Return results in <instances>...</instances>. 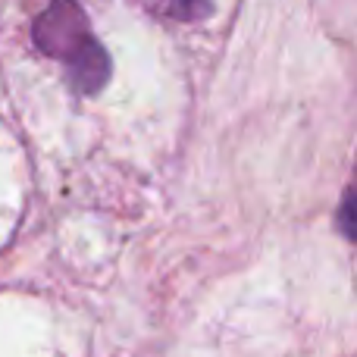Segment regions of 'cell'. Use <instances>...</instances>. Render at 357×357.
<instances>
[{
    "mask_svg": "<svg viewBox=\"0 0 357 357\" xmlns=\"http://www.w3.org/2000/svg\"><path fill=\"white\" fill-rule=\"evenodd\" d=\"M38 50L66 66V79L75 94H98L110 79V56L98 44L79 0H54L31 25Z\"/></svg>",
    "mask_w": 357,
    "mask_h": 357,
    "instance_id": "1",
    "label": "cell"
},
{
    "mask_svg": "<svg viewBox=\"0 0 357 357\" xmlns=\"http://www.w3.org/2000/svg\"><path fill=\"white\" fill-rule=\"evenodd\" d=\"M132 3L157 19H176V22H197L213 13V0H132Z\"/></svg>",
    "mask_w": 357,
    "mask_h": 357,
    "instance_id": "2",
    "label": "cell"
},
{
    "mask_svg": "<svg viewBox=\"0 0 357 357\" xmlns=\"http://www.w3.org/2000/svg\"><path fill=\"white\" fill-rule=\"evenodd\" d=\"M339 220H342V232L348 235V226H351V191H345V197H342V213H339Z\"/></svg>",
    "mask_w": 357,
    "mask_h": 357,
    "instance_id": "3",
    "label": "cell"
}]
</instances>
